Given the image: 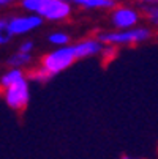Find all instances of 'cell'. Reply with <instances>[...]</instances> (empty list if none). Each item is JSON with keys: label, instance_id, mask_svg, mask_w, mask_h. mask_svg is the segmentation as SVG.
I'll return each instance as SVG.
<instances>
[{"label": "cell", "instance_id": "cell-5", "mask_svg": "<svg viewBox=\"0 0 158 159\" xmlns=\"http://www.w3.org/2000/svg\"><path fill=\"white\" fill-rule=\"evenodd\" d=\"M44 19L36 14H13L7 19V29L11 36H22L38 30L43 25Z\"/></svg>", "mask_w": 158, "mask_h": 159}, {"label": "cell", "instance_id": "cell-12", "mask_svg": "<svg viewBox=\"0 0 158 159\" xmlns=\"http://www.w3.org/2000/svg\"><path fill=\"white\" fill-rule=\"evenodd\" d=\"M119 55V48L111 46V44H104L103 51L100 54V58L103 60V63H111L112 60H116Z\"/></svg>", "mask_w": 158, "mask_h": 159}, {"label": "cell", "instance_id": "cell-1", "mask_svg": "<svg viewBox=\"0 0 158 159\" xmlns=\"http://www.w3.org/2000/svg\"><path fill=\"white\" fill-rule=\"evenodd\" d=\"M21 8L49 22L66 20L73 13V5L63 0H21Z\"/></svg>", "mask_w": 158, "mask_h": 159}, {"label": "cell", "instance_id": "cell-10", "mask_svg": "<svg viewBox=\"0 0 158 159\" xmlns=\"http://www.w3.org/2000/svg\"><path fill=\"white\" fill-rule=\"evenodd\" d=\"M33 57L32 54H21V52H16V54H11L8 58H7V65L10 68H17V70H24L26 66H29L32 63Z\"/></svg>", "mask_w": 158, "mask_h": 159}, {"label": "cell", "instance_id": "cell-9", "mask_svg": "<svg viewBox=\"0 0 158 159\" xmlns=\"http://www.w3.org/2000/svg\"><path fill=\"white\" fill-rule=\"evenodd\" d=\"M27 79V74L24 70H17V68H10V70H7L2 76H0V87H2L3 90L8 88V87H13L22 80Z\"/></svg>", "mask_w": 158, "mask_h": 159}, {"label": "cell", "instance_id": "cell-2", "mask_svg": "<svg viewBox=\"0 0 158 159\" xmlns=\"http://www.w3.org/2000/svg\"><path fill=\"white\" fill-rule=\"evenodd\" d=\"M153 36V32L147 25H138L130 30H109V32H100L97 38L103 44H111V46H136L149 41Z\"/></svg>", "mask_w": 158, "mask_h": 159}, {"label": "cell", "instance_id": "cell-16", "mask_svg": "<svg viewBox=\"0 0 158 159\" xmlns=\"http://www.w3.org/2000/svg\"><path fill=\"white\" fill-rule=\"evenodd\" d=\"M33 49H35V43L32 39H24V41L19 44L17 52H21V54H32Z\"/></svg>", "mask_w": 158, "mask_h": 159}, {"label": "cell", "instance_id": "cell-7", "mask_svg": "<svg viewBox=\"0 0 158 159\" xmlns=\"http://www.w3.org/2000/svg\"><path fill=\"white\" fill-rule=\"evenodd\" d=\"M104 44L97 38V36H87L79 39L78 43L73 44L74 54L78 60H85V58H92V57H100L103 51Z\"/></svg>", "mask_w": 158, "mask_h": 159}, {"label": "cell", "instance_id": "cell-8", "mask_svg": "<svg viewBox=\"0 0 158 159\" xmlns=\"http://www.w3.org/2000/svg\"><path fill=\"white\" fill-rule=\"evenodd\" d=\"M73 5L84 10H109L112 11L119 3L117 0H73Z\"/></svg>", "mask_w": 158, "mask_h": 159}, {"label": "cell", "instance_id": "cell-20", "mask_svg": "<svg viewBox=\"0 0 158 159\" xmlns=\"http://www.w3.org/2000/svg\"><path fill=\"white\" fill-rule=\"evenodd\" d=\"M65 3H70V5H73V0H63Z\"/></svg>", "mask_w": 158, "mask_h": 159}, {"label": "cell", "instance_id": "cell-6", "mask_svg": "<svg viewBox=\"0 0 158 159\" xmlns=\"http://www.w3.org/2000/svg\"><path fill=\"white\" fill-rule=\"evenodd\" d=\"M3 98L10 109L13 110H24L30 101V85L29 80H22L13 87H8L3 90Z\"/></svg>", "mask_w": 158, "mask_h": 159}, {"label": "cell", "instance_id": "cell-18", "mask_svg": "<svg viewBox=\"0 0 158 159\" xmlns=\"http://www.w3.org/2000/svg\"><path fill=\"white\" fill-rule=\"evenodd\" d=\"M17 0H0V8H5V7H10L13 3H16Z\"/></svg>", "mask_w": 158, "mask_h": 159}, {"label": "cell", "instance_id": "cell-21", "mask_svg": "<svg viewBox=\"0 0 158 159\" xmlns=\"http://www.w3.org/2000/svg\"><path fill=\"white\" fill-rule=\"evenodd\" d=\"M125 2H131V0H125Z\"/></svg>", "mask_w": 158, "mask_h": 159}, {"label": "cell", "instance_id": "cell-19", "mask_svg": "<svg viewBox=\"0 0 158 159\" xmlns=\"http://www.w3.org/2000/svg\"><path fill=\"white\" fill-rule=\"evenodd\" d=\"M120 159H142V157H131V156H122Z\"/></svg>", "mask_w": 158, "mask_h": 159}, {"label": "cell", "instance_id": "cell-4", "mask_svg": "<svg viewBox=\"0 0 158 159\" xmlns=\"http://www.w3.org/2000/svg\"><path fill=\"white\" fill-rule=\"evenodd\" d=\"M141 17V10L130 5H117L109 13V20L116 30H130L138 27Z\"/></svg>", "mask_w": 158, "mask_h": 159}, {"label": "cell", "instance_id": "cell-11", "mask_svg": "<svg viewBox=\"0 0 158 159\" xmlns=\"http://www.w3.org/2000/svg\"><path fill=\"white\" fill-rule=\"evenodd\" d=\"M48 41L51 44H54L55 48H63V46H70V35L66 33V32H62V30H55L52 33H49L48 36Z\"/></svg>", "mask_w": 158, "mask_h": 159}, {"label": "cell", "instance_id": "cell-3", "mask_svg": "<svg viewBox=\"0 0 158 159\" xmlns=\"http://www.w3.org/2000/svg\"><path fill=\"white\" fill-rule=\"evenodd\" d=\"M76 54L73 44L70 46H63V48H55L49 51L48 54H44L40 60V68H43L51 77L66 71L73 63L76 61Z\"/></svg>", "mask_w": 158, "mask_h": 159}, {"label": "cell", "instance_id": "cell-13", "mask_svg": "<svg viewBox=\"0 0 158 159\" xmlns=\"http://www.w3.org/2000/svg\"><path fill=\"white\" fill-rule=\"evenodd\" d=\"M27 77L30 79V80H33V82H38V84H44V82H48V80H51L52 77L43 70V68H35V70H32L29 74H27Z\"/></svg>", "mask_w": 158, "mask_h": 159}, {"label": "cell", "instance_id": "cell-17", "mask_svg": "<svg viewBox=\"0 0 158 159\" xmlns=\"http://www.w3.org/2000/svg\"><path fill=\"white\" fill-rule=\"evenodd\" d=\"M138 2V8H152V7H158V0H136Z\"/></svg>", "mask_w": 158, "mask_h": 159}, {"label": "cell", "instance_id": "cell-15", "mask_svg": "<svg viewBox=\"0 0 158 159\" xmlns=\"http://www.w3.org/2000/svg\"><path fill=\"white\" fill-rule=\"evenodd\" d=\"M13 36L8 33V29H7V19H0V46L7 44Z\"/></svg>", "mask_w": 158, "mask_h": 159}, {"label": "cell", "instance_id": "cell-14", "mask_svg": "<svg viewBox=\"0 0 158 159\" xmlns=\"http://www.w3.org/2000/svg\"><path fill=\"white\" fill-rule=\"evenodd\" d=\"M142 16L150 22V25L158 27V7H152V8H141Z\"/></svg>", "mask_w": 158, "mask_h": 159}]
</instances>
